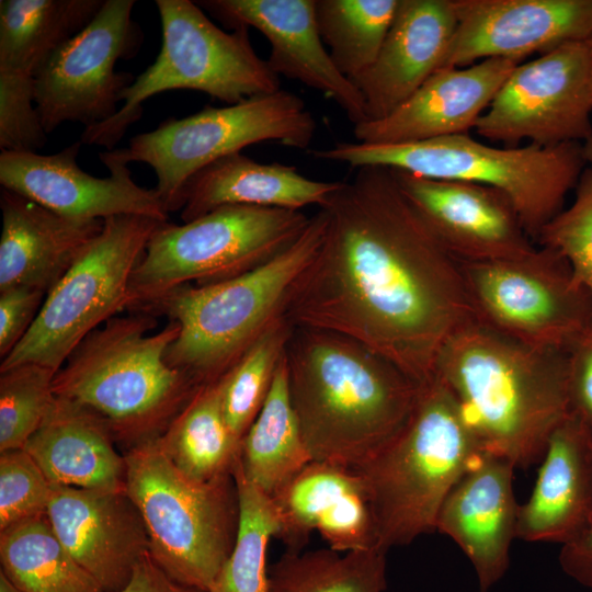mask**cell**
Wrapping results in <instances>:
<instances>
[{"label": "cell", "instance_id": "obj_26", "mask_svg": "<svg viewBox=\"0 0 592 592\" xmlns=\"http://www.w3.org/2000/svg\"><path fill=\"white\" fill-rule=\"evenodd\" d=\"M0 207V291L48 293L103 228V220L62 216L3 187Z\"/></svg>", "mask_w": 592, "mask_h": 592}, {"label": "cell", "instance_id": "obj_7", "mask_svg": "<svg viewBox=\"0 0 592 592\" xmlns=\"http://www.w3.org/2000/svg\"><path fill=\"white\" fill-rule=\"evenodd\" d=\"M481 452L449 390L435 376L422 384L403 428L356 470L379 547L388 551L435 532L446 496Z\"/></svg>", "mask_w": 592, "mask_h": 592}, {"label": "cell", "instance_id": "obj_23", "mask_svg": "<svg viewBox=\"0 0 592 592\" xmlns=\"http://www.w3.org/2000/svg\"><path fill=\"white\" fill-rule=\"evenodd\" d=\"M517 61L489 58L437 69L401 106L377 121L354 125L358 143L403 144L468 134Z\"/></svg>", "mask_w": 592, "mask_h": 592}, {"label": "cell", "instance_id": "obj_18", "mask_svg": "<svg viewBox=\"0 0 592 592\" xmlns=\"http://www.w3.org/2000/svg\"><path fill=\"white\" fill-rule=\"evenodd\" d=\"M392 171L405 195L457 262L509 259L536 248L502 191Z\"/></svg>", "mask_w": 592, "mask_h": 592}, {"label": "cell", "instance_id": "obj_2", "mask_svg": "<svg viewBox=\"0 0 592 592\" xmlns=\"http://www.w3.org/2000/svg\"><path fill=\"white\" fill-rule=\"evenodd\" d=\"M291 401L312 460L358 470L403 428L420 386L344 335L292 327L284 349Z\"/></svg>", "mask_w": 592, "mask_h": 592}, {"label": "cell", "instance_id": "obj_46", "mask_svg": "<svg viewBox=\"0 0 592 592\" xmlns=\"http://www.w3.org/2000/svg\"><path fill=\"white\" fill-rule=\"evenodd\" d=\"M583 156L588 168L592 171V137L582 144Z\"/></svg>", "mask_w": 592, "mask_h": 592}, {"label": "cell", "instance_id": "obj_8", "mask_svg": "<svg viewBox=\"0 0 592 592\" xmlns=\"http://www.w3.org/2000/svg\"><path fill=\"white\" fill-rule=\"evenodd\" d=\"M156 437L124 456L125 492L141 516L153 560L177 582L210 592L236 537L235 481L231 475L208 482L187 478Z\"/></svg>", "mask_w": 592, "mask_h": 592}, {"label": "cell", "instance_id": "obj_1", "mask_svg": "<svg viewBox=\"0 0 592 592\" xmlns=\"http://www.w3.org/2000/svg\"><path fill=\"white\" fill-rule=\"evenodd\" d=\"M320 209L322 240L282 317L294 328L350 338L428 383L446 341L477 321L458 262L391 169L357 168Z\"/></svg>", "mask_w": 592, "mask_h": 592}, {"label": "cell", "instance_id": "obj_37", "mask_svg": "<svg viewBox=\"0 0 592 592\" xmlns=\"http://www.w3.org/2000/svg\"><path fill=\"white\" fill-rule=\"evenodd\" d=\"M57 372L34 363L0 371V453L23 448L50 412Z\"/></svg>", "mask_w": 592, "mask_h": 592}, {"label": "cell", "instance_id": "obj_9", "mask_svg": "<svg viewBox=\"0 0 592 592\" xmlns=\"http://www.w3.org/2000/svg\"><path fill=\"white\" fill-rule=\"evenodd\" d=\"M162 30L160 52L122 93L123 105L103 123L84 128L82 145L113 150L143 115V103L175 89L204 92L229 105L274 93L280 77L261 59L246 26L226 32L190 0H156Z\"/></svg>", "mask_w": 592, "mask_h": 592}, {"label": "cell", "instance_id": "obj_15", "mask_svg": "<svg viewBox=\"0 0 592 592\" xmlns=\"http://www.w3.org/2000/svg\"><path fill=\"white\" fill-rule=\"evenodd\" d=\"M591 114L589 48L573 42L519 64L474 129L504 147L583 144L592 137Z\"/></svg>", "mask_w": 592, "mask_h": 592}, {"label": "cell", "instance_id": "obj_44", "mask_svg": "<svg viewBox=\"0 0 592 592\" xmlns=\"http://www.w3.org/2000/svg\"><path fill=\"white\" fill-rule=\"evenodd\" d=\"M117 592H202L173 580L147 553L134 568L127 584Z\"/></svg>", "mask_w": 592, "mask_h": 592}, {"label": "cell", "instance_id": "obj_39", "mask_svg": "<svg viewBox=\"0 0 592 592\" xmlns=\"http://www.w3.org/2000/svg\"><path fill=\"white\" fill-rule=\"evenodd\" d=\"M0 531L46 513L52 483L24 449L0 453Z\"/></svg>", "mask_w": 592, "mask_h": 592}, {"label": "cell", "instance_id": "obj_24", "mask_svg": "<svg viewBox=\"0 0 592 592\" xmlns=\"http://www.w3.org/2000/svg\"><path fill=\"white\" fill-rule=\"evenodd\" d=\"M456 25L454 0H399L377 59L353 81L366 121L391 114L439 69Z\"/></svg>", "mask_w": 592, "mask_h": 592}, {"label": "cell", "instance_id": "obj_17", "mask_svg": "<svg viewBox=\"0 0 592 592\" xmlns=\"http://www.w3.org/2000/svg\"><path fill=\"white\" fill-rule=\"evenodd\" d=\"M457 25L440 68L520 61L592 38V0H454Z\"/></svg>", "mask_w": 592, "mask_h": 592}, {"label": "cell", "instance_id": "obj_19", "mask_svg": "<svg viewBox=\"0 0 592 592\" xmlns=\"http://www.w3.org/2000/svg\"><path fill=\"white\" fill-rule=\"evenodd\" d=\"M234 30L261 32L271 52V70L297 80L334 101L353 125L367 119L358 88L340 72L319 34L316 0H202L195 1Z\"/></svg>", "mask_w": 592, "mask_h": 592}, {"label": "cell", "instance_id": "obj_35", "mask_svg": "<svg viewBox=\"0 0 592 592\" xmlns=\"http://www.w3.org/2000/svg\"><path fill=\"white\" fill-rule=\"evenodd\" d=\"M238 459V458H237ZM238 522L232 549L216 581V592H266V550L281 530L271 497L246 478L238 460L232 471Z\"/></svg>", "mask_w": 592, "mask_h": 592}, {"label": "cell", "instance_id": "obj_16", "mask_svg": "<svg viewBox=\"0 0 592 592\" xmlns=\"http://www.w3.org/2000/svg\"><path fill=\"white\" fill-rule=\"evenodd\" d=\"M81 146L78 140L53 155L1 151V187L71 218L139 215L168 221L169 212L157 190L136 184L128 164L107 150L99 158L110 170L109 177L96 178L80 169Z\"/></svg>", "mask_w": 592, "mask_h": 592}, {"label": "cell", "instance_id": "obj_25", "mask_svg": "<svg viewBox=\"0 0 592 592\" xmlns=\"http://www.w3.org/2000/svg\"><path fill=\"white\" fill-rule=\"evenodd\" d=\"M516 538L557 543L578 537L592 519V431L573 412L549 436Z\"/></svg>", "mask_w": 592, "mask_h": 592}, {"label": "cell", "instance_id": "obj_38", "mask_svg": "<svg viewBox=\"0 0 592 592\" xmlns=\"http://www.w3.org/2000/svg\"><path fill=\"white\" fill-rule=\"evenodd\" d=\"M539 247L558 252L574 278L592 295V171L585 168L574 189V198L539 230Z\"/></svg>", "mask_w": 592, "mask_h": 592}, {"label": "cell", "instance_id": "obj_32", "mask_svg": "<svg viewBox=\"0 0 592 592\" xmlns=\"http://www.w3.org/2000/svg\"><path fill=\"white\" fill-rule=\"evenodd\" d=\"M4 576L23 592H104L72 558L46 513L0 531Z\"/></svg>", "mask_w": 592, "mask_h": 592}, {"label": "cell", "instance_id": "obj_4", "mask_svg": "<svg viewBox=\"0 0 592 592\" xmlns=\"http://www.w3.org/2000/svg\"><path fill=\"white\" fill-rule=\"evenodd\" d=\"M157 325L129 311L93 330L56 373L55 396L98 415L114 439L136 445L160 435L202 385L166 360L178 323L151 332Z\"/></svg>", "mask_w": 592, "mask_h": 592}, {"label": "cell", "instance_id": "obj_21", "mask_svg": "<svg viewBox=\"0 0 592 592\" xmlns=\"http://www.w3.org/2000/svg\"><path fill=\"white\" fill-rule=\"evenodd\" d=\"M515 465L481 452L446 496L435 531L451 537L470 561L479 592H488L509 569L520 504L513 490Z\"/></svg>", "mask_w": 592, "mask_h": 592}, {"label": "cell", "instance_id": "obj_13", "mask_svg": "<svg viewBox=\"0 0 592 592\" xmlns=\"http://www.w3.org/2000/svg\"><path fill=\"white\" fill-rule=\"evenodd\" d=\"M458 264L476 320L515 341L567 352L592 321V295L553 249Z\"/></svg>", "mask_w": 592, "mask_h": 592}, {"label": "cell", "instance_id": "obj_34", "mask_svg": "<svg viewBox=\"0 0 592 592\" xmlns=\"http://www.w3.org/2000/svg\"><path fill=\"white\" fill-rule=\"evenodd\" d=\"M398 5L399 0H316L321 39L351 81L377 59Z\"/></svg>", "mask_w": 592, "mask_h": 592}, {"label": "cell", "instance_id": "obj_3", "mask_svg": "<svg viewBox=\"0 0 592 592\" xmlns=\"http://www.w3.org/2000/svg\"><path fill=\"white\" fill-rule=\"evenodd\" d=\"M434 376L449 390L483 452L526 468L570 413L567 352L508 338L475 321L441 349Z\"/></svg>", "mask_w": 592, "mask_h": 592}, {"label": "cell", "instance_id": "obj_6", "mask_svg": "<svg viewBox=\"0 0 592 592\" xmlns=\"http://www.w3.org/2000/svg\"><path fill=\"white\" fill-rule=\"evenodd\" d=\"M311 153L316 159L356 169L384 167L428 179L496 187L511 200L533 241L563 208L587 167L580 143L501 148L468 134L403 144L343 141Z\"/></svg>", "mask_w": 592, "mask_h": 592}, {"label": "cell", "instance_id": "obj_20", "mask_svg": "<svg viewBox=\"0 0 592 592\" xmlns=\"http://www.w3.org/2000/svg\"><path fill=\"white\" fill-rule=\"evenodd\" d=\"M48 521L72 558L104 592H117L149 553L141 516L125 490L52 485Z\"/></svg>", "mask_w": 592, "mask_h": 592}, {"label": "cell", "instance_id": "obj_28", "mask_svg": "<svg viewBox=\"0 0 592 592\" xmlns=\"http://www.w3.org/2000/svg\"><path fill=\"white\" fill-rule=\"evenodd\" d=\"M107 425L68 400L56 401L24 449L52 485L95 490H125V458Z\"/></svg>", "mask_w": 592, "mask_h": 592}, {"label": "cell", "instance_id": "obj_10", "mask_svg": "<svg viewBox=\"0 0 592 592\" xmlns=\"http://www.w3.org/2000/svg\"><path fill=\"white\" fill-rule=\"evenodd\" d=\"M309 220L301 210L226 205L181 225L163 221L133 272L127 310L250 271L294 242Z\"/></svg>", "mask_w": 592, "mask_h": 592}, {"label": "cell", "instance_id": "obj_41", "mask_svg": "<svg viewBox=\"0 0 592 592\" xmlns=\"http://www.w3.org/2000/svg\"><path fill=\"white\" fill-rule=\"evenodd\" d=\"M47 293L16 286L0 291V357L5 358L26 335Z\"/></svg>", "mask_w": 592, "mask_h": 592}, {"label": "cell", "instance_id": "obj_27", "mask_svg": "<svg viewBox=\"0 0 592 592\" xmlns=\"http://www.w3.org/2000/svg\"><path fill=\"white\" fill-rule=\"evenodd\" d=\"M341 181H319L296 167L263 163L240 152L223 157L196 172L182 194L183 223L226 205H250L300 210L323 206Z\"/></svg>", "mask_w": 592, "mask_h": 592}, {"label": "cell", "instance_id": "obj_45", "mask_svg": "<svg viewBox=\"0 0 592 592\" xmlns=\"http://www.w3.org/2000/svg\"><path fill=\"white\" fill-rule=\"evenodd\" d=\"M0 592H23L15 587L2 571H0Z\"/></svg>", "mask_w": 592, "mask_h": 592}, {"label": "cell", "instance_id": "obj_47", "mask_svg": "<svg viewBox=\"0 0 592 592\" xmlns=\"http://www.w3.org/2000/svg\"><path fill=\"white\" fill-rule=\"evenodd\" d=\"M589 54H590V80H591V90H592V38L587 41Z\"/></svg>", "mask_w": 592, "mask_h": 592}, {"label": "cell", "instance_id": "obj_33", "mask_svg": "<svg viewBox=\"0 0 592 592\" xmlns=\"http://www.w3.org/2000/svg\"><path fill=\"white\" fill-rule=\"evenodd\" d=\"M387 551L286 550L267 572L266 592H384Z\"/></svg>", "mask_w": 592, "mask_h": 592}, {"label": "cell", "instance_id": "obj_14", "mask_svg": "<svg viewBox=\"0 0 592 592\" xmlns=\"http://www.w3.org/2000/svg\"><path fill=\"white\" fill-rule=\"evenodd\" d=\"M135 4V0H104L93 20L38 69L35 105L47 134L66 122L88 128L115 115L122 93L136 79L115 71V65L133 58L144 42L132 19Z\"/></svg>", "mask_w": 592, "mask_h": 592}, {"label": "cell", "instance_id": "obj_11", "mask_svg": "<svg viewBox=\"0 0 592 592\" xmlns=\"http://www.w3.org/2000/svg\"><path fill=\"white\" fill-rule=\"evenodd\" d=\"M317 124L305 101L278 90L183 117H169L147 133L135 135L125 148L107 150L124 162H143L157 175L167 210L181 209L187 181L201 169L228 155L262 141L306 149Z\"/></svg>", "mask_w": 592, "mask_h": 592}, {"label": "cell", "instance_id": "obj_40", "mask_svg": "<svg viewBox=\"0 0 592 592\" xmlns=\"http://www.w3.org/2000/svg\"><path fill=\"white\" fill-rule=\"evenodd\" d=\"M35 105V77L0 71V148L37 152L47 141Z\"/></svg>", "mask_w": 592, "mask_h": 592}, {"label": "cell", "instance_id": "obj_43", "mask_svg": "<svg viewBox=\"0 0 592 592\" xmlns=\"http://www.w3.org/2000/svg\"><path fill=\"white\" fill-rule=\"evenodd\" d=\"M558 560L567 576L592 589V519L578 537L561 546Z\"/></svg>", "mask_w": 592, "mask_h": 592}, {"label": "cell", "instance_id": "obj_48", "mask_svg": "<svg viewBox=\"0 0 592 592\" xmlns=\"http://www.w3.org/2000/svg\"><path fill=\"white\" fill-rule=\"evenodd\" d=\"M210 592H216L215 590H212Z\"/></svg>", "mask_w": 592, "mask_h": 592}, {"label": "cell", "instance_id": "obj_31", "mask_svg": "<svg viewBox=\"0 0 592 592\" xmlns=\"http://www.w3.org/2000/svg\"><path fill=\"white\" fill-rule=\"evenodd\" d=\"M156 439L172 464L194 481L208 482L231 475L240 442L223 413L221 377L200 386Z\"/></svg>", "mask_w": 592, "mask_h": 592}, {"label": "cell", "instance_id": "obj_30", "mask_svg": "<svg viewBox=\"0 0 592 592\" xmlns=\"http://www.w3.org/2000/svg\"><path fill=\"white\" fill-rule=\"evenodd\" d=\"M104 0H1L0 71L35 77L68 39L96 15Z\"/></svg>", "mask_w": 592, "mask_h": 592}, {"label": "cell", "instance_id": "obj_5", "mask_svg": "<svg viewBox=\"0 0 592 592\" xmlns=\"http://www.w3.org/2000/svg\"><path fill=\"white\" fill-rule=\"evenodd\" d=\"M325 226L320 209L294 242L261 265L220 282L184 285L135 310L178 323L167 362L200 385L229 372L281 316L294 282L322 240Z\"/></svg>", "mask_w": 592, "mask_h": 592}, {"label": "cell", "instance_id": "obj_12", "mask_svg": "<svg viewBox=\"0 0 592 592\" xmlns=\"http://www.w3.org/2000/svg\"><path fill=\"white\" fill-rule=\"evenodd\" d=\"M161 223L139 215L104 219L101 232L47 293L34 323L1 361L0 371L34 363L58 372L89 333L127 310L133 272Z\"/></svg>", "mask_w": 592, "mask_h": 592}, {"label": "cell", "instance_id": "obj_29", "mask_svg": "<svg viewBox=\"0 0 592 592\" xmlns=\"http://www.w3.org/2000/svg\"><path fill=\"white\" fill-rule=\"evenodd\" d=\"M237 460L246 478L269 497L312 462L291 401L284 353L262 408L241 440Z\"/></svg>", "mask_w": 592, "mask_h": 592}, {"label": "cell", "instance_id": "obj_22", "mask_svg": "<svg viewBox=\"0 0 592 592\" xmlns=\"http://www.w3.org/2000/svg\"><path fill=\"white\" fill-rule=\"evenodd\" d=\"M271 498L281 525L277 538L287 550L300 551L312 531L339 553L382 549L369 498L356 470L312 460Z\"/></svg>", "mask_w": 592, "mask_h": 592}, {"label": "cell", "instance_id": "obj_36", "mask_svg": "<svg viewBox=\"0 0 592 592\" xmlns=\"http://www.w3.org/2000/svg\"><path fill=\"white\" fill-rule=\"evenodd\" d=\"M292 326L277 317L236 365L221 377V407L226 423L241 443L270 390Z\"/></svg>", "mask_w": 592, "mask_h": 592}, {"label": "cell", "instance_id": "obj_42", "mask_svg": "<svg viewBox=\"0 0 592 592\" xmlns=\"http://www.w3.org/2000/svg\"><path fill=\"white\" fill-rule=\"evenodd\" d=\"M570 411L592 431V321L567 351Z\"/></svg>", "mask_w": 592, "mask_h": 592}]
</instances>
